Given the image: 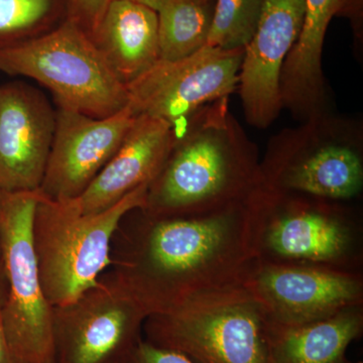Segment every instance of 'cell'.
I'll list each match as a JSON object with an SVG mask.
<instances>
[{
	"instance_id": "cell-4",
	"label": "cell",
	"mask_w": 363,
	"mask_h": 363,
	"mask_svg": "<svg viewBox=\"0 0 363 363\" xmlns=\"http://www.w3.org/2000/svg\"><path fill=\"white\" fill-rule=\"evenodd\" d=\"M149 185L93 214L79 213L69 201L40 196L33 215V247L43 291L52 308L70 304L97 285L100 274L113 264L114 234L126 215L145 206Z\"/></svg>"
},
{
	"instance_id": "cell-8",
	"label": "cell",
	"mask_w": 363,
	"mask_h": 363,
	"mask_svg": "<svg viewBox=\"0 0 363 363\" xmlns=\"http://www.w3.org/2000/svg\"><path fill=\"white\" fill-rule=\"evenodd\" d=\"M35 192H0V240L6 277L4 333L18 363H56L52 308L40 284L33 240Z\"/></svg>"
},
{
	"instance_id": "cell-13",
	"label": "cell",
	"mask_w": 363,
	"mask_h": 363,
	"mask_svg": "<svg viewBox=\"0 0 363 363\" xmlns=\"http://www.w3.org/2000/svg\"><path fill=\"white\" fill-rule=\"evenodd\" d=\"M56 111L32 85L0 86V192L39 191L54 138Z\"/></svg>"
},
{
	"instance_id": "cell-25",
	"label": "cell",
	"mask_w": 363,
	"mask_h": 363,
	"mask_svg": "<svg viewBox=\"0 0 363 363\" xmlns=\"http://www.w3.org/2000/svg\"><path fill=\"white\" fill-rule=\"evenodd\" d=\"M347 16L352 23L357 39L362 38V0H342L341 13Z\"/></svg>"
},
{
	"instance_id": "cell-22",
	"label": "cell",
	"mask_w": 363,
	"mask_h": 363,
	"mask_svg": "<svg viewBox=\"0 0 363 363\" xmlns=\"http://www.w3.org/2000/svg\"><path fill=\"white\" fill-rule=\"evenodd\" d=\"M118 363H195L178 351L155 345L140 338Z\"/></svg>"
},
{
	"instance_id": "cell-3",
	"label": "cell",
	"mask_w": 363,
	"mask_h": 363,
	"mask_svg": "<svg viewBox=\"0 0 363 363\" xmlns=\"http://www.w3.org/2000/svg\"><path fill=\"white\" fill-rule=\"evenodd\" d=\"M250 202L257 260L362 272V218L350 202L262 187Z\"/></svg>"
},
{
	"instance_id": "cell-14",
	"label": "cell",
	"mask_w": 363,
	"mask_h": 363,
	"mask_svg": "<svg viewBox=\"0 0 363 363\" xmlns=\"http://www.w3.org/2000/svg\"><path fill=\"white\" fill-rule=\"evenodd\" d=\"M305 18V0H264L245 57L238 89L245 118L250 125L264 130L281 108L279 77L292 51Z\"/></svg>"
},
{
	"instance_id": "cell-12",
	"label": "cell",
	"mask_w": 363,
	"mask_h": 363,
	"mask_svg": "<svg viewBox=\"0 0 363 363\" xmlns=\"http://www.w3.org/2000/svg\"><path fill=\"white\" fill-rule=\"evenodd\" d=\"M138 116L130 104L105 118L58 107L40 196L60 202L82 194L111 161Z\"/></svg>"
},
{
	"instance_id": "cell-9",
	"label": "cell",
	"mask_w": 363,
	"mask_h": 363,
	"mask_svg": "<svg viewBox=\"0 0 363 363\" xmlns=\"http://www.w3.org/2000/svg\"><path fill=\"white\" fill-rule=\"evenodd\" d=\"M149 313L113 276L52 308L56 363H117L143 338Z\"/></svg>"
},
{
	"instance_id": "cell-11",
	"label": "cell",
	"mask_w": 363,
	"mask_h": 363,
	"mask_svg": "<svg viewBox=\"0 0 363 363\" xmlns=\"http://www.w3.org/2000/svg\"><path fill=\"white\" fill-rule=\"evenodd\" d=\"M243 285L266 308L269 323L294 326L363 304V272H344L255 259Z\"/></svg>"
},
{
	"instance_id": "cell-18",
	"label": "cell",
	"mask_w": 363,
	"mask_h": 363,
	"mask_svg": "<svg viewBox=\"0 0 363 363\" xmlns=\"http://www.w3.org/2000/svg\"><path fill=\"white\" fill-rule=\"evenodd\" d=\"M342 0H305L302 32L286 57L279 77L281 89L300 100L315 99L326 90L322 71V52L327 28L341 13Z\"/></svg>"
},
{
	"instance_id": "cell-28",
	"label": "cell",
	"mask_w": 363,
	"mask_h": 363,
	"mask_svg": "<svg viewBox=\"0 0 363 363\" xmlns=\"http://www.w3.org/2000/svg\"><path fill=\"white\" fill-rule=\"evenodd\" d=\"M350 363H363L362 362H350Z\"/></svg>"
},
{
	"instance_id": "cell-17",
	"label": "cell",
	"mask_w": 363,
	"mask_h": 363,
	"mask_svg": "<svg viewBox=\"0 0 363 363\" xmlns=\"http://www.w3.org/2000/svg\"><path fill=\"white\" fill-rule=\"evenodd\" d=\"M362 332L363 304L305 324L269 323V363H350L346 351Z\"/></svg>"
},
{
	"instance_id": "cell-27",
	"label": "cell",
	"mask_w": 363,
	"mask_h": 363,
	"mask_svg": "<svg viewBox=\"0 0 363 363\" xmlns=\"http://www.w3.org/2000/svg\"><path fill=\"white\" fill-rule=\"evenodd\" d=\"M4 264V262H2V248H1V240H0V266Z\"/></svg>"
},
{
	"instance_id": "cell-16",
	"label": "cell",
	"mask_w": 363,
	"mask_h": 363,
	"mask_svg": "<svg viewBox=\"0 0 363 363\" xmlns=\"http://www.w3.org/2000/svg\"><path fill=\"white\" fill-rule=\"evenodd\" d=\"M90 38L126 86L160 60L157 13L136 2L111 0Z\"/></svg>"
},
{
	"instance_id": "cell-10",
	"label": "cell",
	"mask_w": 363,
	"mask_h": 363,
	"mask_svg": "<svg viewBox=\"0 0 363 363\" xmlns=\"http://www.w3.org/2000/svg\"><path fill=\"white\" fill-rule=\"evenodd\" d=\"M245 48L205 45L176 61L159 60L126 86L138 114L178 125L206 105L238 89Z\"/></svg>"
},
{
	"instance_id": "cell-15",
	"label": "cell",
	"mask_w": 363,
	"mask_h": 363,
	"mask_svg": "<svg viewBox=\"0 0 363 363\" xmlns=\"http://www.w3.org/2000/svg\"><path fill=\"white\" fill-rule=\"evenodd\" d=\"M175 130L167 121L138 114L121 147L84 192L67 200L81 214L104 211L156 178L168 157Z\"/></svg>"
},
{
	"instance_id": "cell-5",
	"label": "cell",
	"mask_w": 363,
	"mask_h": 363,
	"mask_svg": "<svg viewBox=\"0 0 363 363\" xmlns=\"http://www.w3.org/2000/svg\"><path fill=\"white\" fill-rule=\"evenodd\" d=\"M260 186L351 202L363 189L359 121L323 112L272 138L260 161Z\"/></svg>"
},
{
	"instance_id": "cell-29",
	"label": "cell",
	"mask_w": 363,
	"mask_h": 363,
	"mask_svg": "<svg viewBox=\"0 0 363 363\" xmlns=\"http://www.w3.org/2000/svg\"><path fill=\"white\" fill-rule=\"evenodd\" d=\"M117 363H118V362H117Z\"/></svg>"
},
{
	"instance_id": "cell-7",
	"label": "cell",
	"mask_w": 363,
	"mask_h": 363,
	"mask_svg": "<svg viewBox=\"0 0 363 363\" xmlns=\"http://www.w3.org/2000/svg\"><path fill=\"white\" fill-rule=\"evenodd\" d=\"M0 72L33 79L51 91L58 107L94 118L130 104L126 85L70 18L38 39L0 50Z\"/></svg>"
},
{
	"instance_id": "cell-1",
	"label": "cell",
	"mask_w": 363,
	"mask_h": 363,
	"mask_svg": "<svg viewBox=\"0 0 363 363\" xmlns=\"http://www.w3.org/2000/svg\"><path fill=\"white\" fill-rule=\"evenodd\" d=\"M250 198L192 216L152 217L140 210L142 221L128 236L114 278L149 316L242 284L257 259Z\"/></svg>"
},
{
	"instance_id": "cell-6",
	"label": "cell",
	"mask_w": 363,
	"mask_h": 363,
	"mask_svg": "<svg viewBox=\"0 0 363 363\" xmlns=\"http://www.w3.org/2000/svg\"><path fill=\"white\" fill-rule=\"evenodd\" d=\"M266 308L243 284L150 315L145 340L195 363H269Z\"/></svg>"
},
{
	"instance_id": "cell-20",
	"label": "cell",
	"mask_w": 363,
	"mask_h": 363,
	"mask_svg": "<svg viewBox=\"0 0 363 363\" xmlns=\"http://www.w3.org/2000/svg\"><path fill=\"white\" fill-rule=\"evenodd\" d=\"M70 16V0H0V50L42 37Z\"/></svg>"
},
{
	"instance_id": "cell-26",
	"label": "cell",
	"mask_w": 363,
	"mask_h": 363,
	"mask_svg": "<svg viewBox=\"0 0 363 363\" xmlns=\"http://www.w3.org/2000/svg\"><path fill=\"white\" fill-rule=\"evenodd\" d=\"M128 1L136 2V4H143L150 7V9H154V11H159L160 7L162 6V2L164 0H128Z\"/></svg>"
},
{
	"instance_id": "cell-21",
	"label": "cell",
	"mask_w": 363,
	"mask_h": 363,
	"mask_svg": "<svg viewBox=\"0 0 363 363\" xmlns=\"http://www.w3.org/2000/svg\"><path fill=\"white\" fill-rule=\"evenodd\" d=\"M264 0H215L207 45L245 48L259 23Z\"/></svg>"
},
{
	"instance_id": "cell-24",
	"label": "cell",
	"mask_w": 363,
	"mask_h": 363,
	"mask_svg": "<svg viewBox=\"0 0 363 363\" xmlns=\"http://www.w3.org/2000/svg\"><path fill=\"white\" fill-rule=\"evenodd\" d=\"M6 277L4 264L0 266V363H18L14 359L13 353L9 350L6 333H4V321H2V309L6 297Z\"/></svg>"
},
{
	"instance_id": "cell-23",
	"label": "cell",
	"mask_w": 363,
	"mask_h": 363,
	"mask_svg": "<svg viewBox=\"0 0 363 363\" xmlns=\"http://www.w3.org/2000/svg\"><path fill=\"white\" fill-rule=\"evenodd\" d=\"M111 0H70V16L88 35L95 30Z\"/></svg>"
},
{
	"instance_id": "cell-2",
	"label": "cell",
	"mask_w": 363,
	"mask_h": 363,
	"mask_svg": "<svg viewBox=\"0 0 363 363\" xmlns=\"http://www.w3.org/2000/svg\"><path fill=\"white\" fill-rule=\"evenodd\" d=\"M229 97L175 126L164 166L147 188L143 214L192 216L247 201L260 186L259 152L229 108Z\"/></svg>"
},
{
	"instance_id": "cell-19",
	"label": "cell",
	"mask_w": 363,
	"mask_h": 363,
	"mask_svg": "<svg viewBox=\"0 0 363 363\" xmlns=\"http://www.w3.org/2000/svg\"><path fill=\"white\" fill-rule=\"evenodd\" d=\"M213 11L212 0H164L157 11L160 60L176 61L205 47Z\"/></svg>"
}]
</instances>
